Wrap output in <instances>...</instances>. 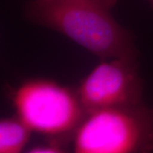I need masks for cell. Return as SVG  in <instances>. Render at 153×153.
<instances>
[{"label": "cell", "mask_w": 153, "mask_h": 153, "mask_svg": "<svg viewBox=\"0 0 153 153\" xmlns=\"http://www.w3.org/2000/svg\"><path fill=\"white\" fill-rule=\"evenodd\" d=\"M108 0H33L25 6L33 23L62 33L100 60L138 58L134 37L111 16Z\"/></svg>", "instance_id": "cell-1"}, {"label": "cell", "mask_w": 153, "mask_h": 153, "mask_svg": "<svg viewBox=\"0 0 153 153\" xmlns=\"http://www.w3.org/2000/svg\"><path fill=\"white\" fill-rule=\"evenodd\" d=\"M153 109L144 104L89 111L76 129L73 153H152Z\"/></svg>", "instance_id": "cell-2"}, {"label": "cell", "mask_w": 153, "mask_h": 153, "mask_svg": "<svg viewBox=\"0 0 153 153\" xmlns=\"http://www.w3.org/2000/svg\"><path fill=\"white\" fill-rule=\"evenodd\" d=\"M21 118L33 132L61 135L76 130L87 115L76 90L47 79H30L12 94Z\"/></svg>", "instance_id": "cell-3"}, {"label": "cell", "mask_w": 153, "mask_h": 153, "mask_svg": "<svg viewBox=\"0 0 153 153\" xmlns=\"http://www.w3.org/2000/svg\"><path fill=\"white\" fill-rule=\"evenodd\" d=\"M143 79L138 58L102 60L76 89L86 111L143 104Z\"/></svg>", "instance_id": "cell-4"}, {"label": "cell", "mask_w": 153, "mask_h": 153, "mask_svg": "<svg viewBox=\"0 0 153 153\" xmlns=\"http://www.w3.org/2000/svg\"><path fill=\"white\" fill-rule=\"evenodd\" d=\"M33 131L18 117L0 122V153H22Z\"/></svg>", "instance_id": "cell-5"}, {"label": "cell", "mask_w": 153, "mask_h": 153, "mask_svg": "<svg viewBox=\"0 0 153 153\" xmlns=\"http://www.w3.org/2000/svg\"><path fill=\"white\" fill-rule=\"evenodd\" d=\"M27 153H63L59 149L54 147H36Z\"/></svg>", "instance_id": "cell-6"}, {"label": "cell", "mask_w": 153, "mask_h": 153, "mask_svg": "<svg viewBox=\"0 0 153 153\" xmlns=\"http://www.w3.org/2000/svg\"><path fill=\"white\" fill-rule=\"evenodd\" d=\"M149 2H150V4H152V6L153 8V0H149Z\"/></svg>", "instance_id": "cell-7"}, {"label": "cell", "mask_w": 153, "mask_h": 153, "mask_svg": "<svg viewBox=\"0 0 153 153\" xmlns=\"http://www.w3.org/2000/svg\"><path fill=\"white\" fill-rule=\"evenodd\" d=\"M108 1H112V2H117V0H108Z\"/></svg>", "instance_id": "cell-8"}]
</instances>
